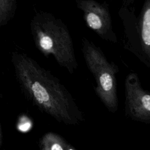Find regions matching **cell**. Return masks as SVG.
I'll use <instances>...</instances> for the list:
<instances>
[{"label": "cell", "mask_w": 150, "mask_h": 150, "mask_svg": "<svg viewBox=\"0 0 150 150\" xmlns=\"http://www.w3.org/2000/svg\"><path fill=\"white\" fill-rule=\"evenodd\" d=\"M17 6L16 0H0V27L6 25L13 19Z\"/></svg>", "instance_id": "obj_8"}, {"label": "cell", "mask_w": 150, "mask_h": 150, "mask_svg": "<svg viewBox=\"0 0 150 150\" xmlns=\"http://www.w3.org/2000/svg\"><path fill=\"white\" fill-rule=\"evenodd\" d=\"M30 32L38 50L45 57L52 56L71 74L78 67L72 38L66 25L50 12L36 13L30 23Z\"/></svg>", "instance_id": "obj_2"}, {"label": "cell", "mask_w": 150, "mask_h": 150, "mask_svg": "<svg viewBox=\"0 0 150 150\" xmlns=\"http://www.w3.org/2000/svg\"><path fill=\"white\" fill-rule=\"evenodd\" d=\"M77 7L83 12L84 21L90 29L107 42L115 43L117 38L114 31L109 5L94 0H76Z\"/></svg>", "instance_id": "obj_5"}, {"label": "cell", "mask_w": 150, "mask_h": 150, "mask_svg": "<svg viewBox=\"0 0 150 150\" xmlns=\"http://www.w3.org/2000/svg\"><path fill=\"white\" fill-rule=\"evenodd\" d=\"M2 142V130H1V127L0 124V145L1 144Z\"/></svg>", "instance_id": "obj_9"}, {"label": "cell", "mask_w": 150, "mask_h": 150, "mask_svg": "<svg viewBox=\"0 0 150 150\" xmlns=\"http://www.w3.org/2000/svg\"><path fill=\"white\" fill-rule=\"evenodd\" d=\"M3 98V96H2V94L0 92V98Z\"/></svg>", "instance_id": "obj_10"}, {"label": "cell", "mask_w": 150, "mask_h": 150, "mask_svg": "<svg viewBox=\"0 0 150 150\" xmlns=\"http://www.w3.org/2000/svg\"><path fill=\"white\" fill-rule=\"evenodd\" d=\"M15 76L25 97L41 112L65 124L83 120L82 111L60 80L23 52L11 54Z\"/></svg>", "instance_id": "obj_1"}, {"label": "cell", "mask_w": 150, "mask_h": 150, "mask_svg": "<svg viewBox=\"0 0 150 150\" xmlns=\"http://www.w3.org/2000/svg\"><path fill=\"white\" fill-rule=\"evenodd\" d=\"M124 86L125 115L135 120L150 122V91L142 87L135 73L127 76Z\"/></svg>", "instance_id": "obj_6"}, {"label": "cell", "mask_w": 150, "mask_h": 150, "mask_svg": "<svg viewBox=\"0 0 150 150\" xmlns=\"http://www.w3.org/2000/svg\"><path fill=\"white\" fill-rule=\"evenodd\" d=\"M129 3L124 2L119 12L124 28V46L150 67V0L144 2L138 18Z\"/></svg>", "instance_id": "obj_4"}, {"label": "cell", "mask_w": 150, "mask_h": 150, "mask_svg": "<svg viewBox=\"0 0 150 150\" xmlns=\"http://www.w3.org/2000/svg\"><path fill=\"white\" fill-rule=\"evenodd\" d=\"M41 150H70L68 145L59 135L53 132L46 134L40 141Z\"/></svg>", "instance_id": "obj_7"}, {"label": "cell", "mask_w": 150, "mask_h": 150, "mask_svg": "<svg viewBox=\"0 0 150 150\" xmlns=\"http://www.w3.org/2000/svg\"><path fill=\"white\" fill-rule=\"evenodd\" d=\"M81 52L86 66L94 78V91L103 104L111 112L118 107L117 74L119 69L109 61L101 48L86 38L82 39Z\"/></svg>", "instance_id": "obj_3"}, {"label": "cell", "mask_w": 150, "mask_h": 150, "mask_svg": "<svg viewBox=\"0 0 150 150\" xmlns=\"http://www.w3.org/2000/svg\"><path fill=\"white\" fill-rule=\"evenodd\" d=\"M70 150H73V149H70Z\"/></svg>", "instance_id": "obj_11"}]
</instances>
